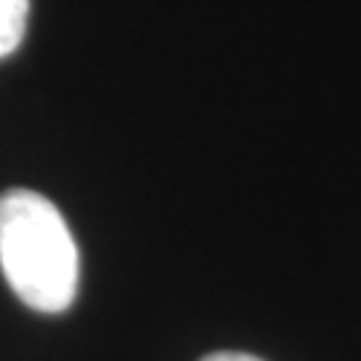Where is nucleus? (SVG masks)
<instances>
[{"label":"nucleus","mask_w":361,"mask_h":361,"mask_svg":"<svg viewBox=\"0 0 361 361\" xmlns=\"http://www.w3.org/2000/svg\"><path fill=\"white\" fill-rule=\"evenodd\" d=\"M0 271L13 295L38 313H62L75 302L78 244L46 195L27 188L0 195Z\"/></svg>","instance_id":"nucleus-1"},{"label":"nucleus","mask_w":361,"mask_h":361,"mask_svg":"<svg viewBox=\"0 0 361 361\" xmlns=\"http://www.w3.org/2000/svg\"><path fill=\"white\" fill-rule=\"evenodd\" d=\"M201 361H262L252 353H238V350H217V353H209Z\"/></svg>","instance_id":"nucleus-3"},{"label":"nucleus","mask_w":361,"mask_h":361,"mask_svg":"<svg viewBox=\"0 0 361 361\" xmlns=\"http://www.w3.org/2000/svg\"><path fill=\"white\" fill-rule=\"evenodd\" d=\"M30 0H0V59L19 49L25 40Z\"/></svg>","instance_id":"nucleus-2"}]
</instances>
